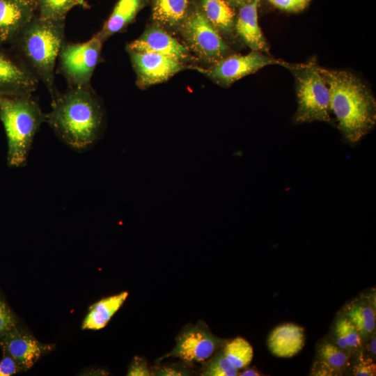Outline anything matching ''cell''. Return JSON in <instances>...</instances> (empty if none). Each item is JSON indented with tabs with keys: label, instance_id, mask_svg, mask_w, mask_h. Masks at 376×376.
<instances>
[{
	"label": "cell",
	"instance_id": "19",
	"mask_svg": "<svg viewBox=\"0 0 376 376\" xmlns=\"http://www.w3.org/2000/svg\"><path fill=\"white\" fill-rule=\"evenodd\" d=\"M197 4L221 36L233 37L236 15L234 8L226 0H198Z\"/></svg>",
	"mask_w": 376,
	"mask_h": 376
},
{
	"label": "cell",
	"instance_id": "29",
	"mask_svg": "<svg viewBox=\"0 0 376 376\" xmlns=\"http://www.w3.org/2000/svg\"><path fill=\"white\" fill-rule=\"evenodd\" d=\"M277 8L287 12H299L304 10L310 0H267Z\"/></svg>",
	"mask_w": 376,
	"mask_h": 376
},
{
	"label": "cell",
	"instance_id": "16",
	"mask_svg": "<svg viewBox=\"0 0 376 376\" xmlns=\"http://www.w3.org/2000/svg\"><path fill=\"white\" fill-rule=\"evenodd\" d=\"M305 339L303 327L293 323H284L272 330L267 343L273 355L280 358H290L302 350Z\"/></svg>",
	"mask_w": 376,
	"mask_h": 376
},
{
	"label": "cell",
	"instance_id": "1",
	"mask_svg": "<svg viewBox=\"0 0 376 376\" xmlns=\"http://www.w3.org/2000/svg\"><path fill=\"white\" fill-rule=\"evenodd\" d=\"M47 122L56 135L72 149L90 148L102 135L104 125L102 104L92 86L68 87L52 97Z\"/></svg>",
	"mask_w": 376,
	"mask_h": 376
},
{
	"label": "cell",
	"instance_id": "25",
	"mask_svg": "<svg viewBox=\"0 0 376 376\" xmlns=\"http://www.w3.org/2000/svg\"><path fill=\"white\" fill-rule=\"evenodd\" d=\"M222 350L227 359L237 370L247 367L253 356L252 346L242 337L227 340L222 347Z\"/></svg>",
	"mask_w": 376,
	"mask_h": 376
},
{
	"label": "cell",
	"instance_id": "26",
	"mask_svg": "<svg viewBox=\"0 0 376 376\" xmlns=\"http://www.w3.org/2000/svg\"><path fill=\"white\" fill-rule=\"evenodd\" d=\"M238 370L225 357L222 347L218 350L203 365L201 375L203 376H236Z\"/></svg>",
	"mask_w": 376,
	"mask_h": 376
},
{
	"label": "cell",
	"instance_id": "24",
	"mask_svg": "<svg viewBox=\"0 0 376 376\" xmlns=\"http://www.w3.org/2000/svg\"><path fill=\"white\" fill-rule=\"evenodd\" d=\"M37 14L45 19H65L68 12L75 6L88 8L86 0H36Z\"/></svg>",
	"mask_w": 376,
	"mask_h": 376
},
{
	"label": "cell",
	"instance_id": "14",
	"mask_svg": "<svg viewBox=\"0 0 376 376\" xmlns=\"http://www.w3.org/2000/svg\"><path fill=\"white\" fill-rule=\"evenodd\" d=\"M37 13L36 0H0V43L10 44Z\"/></svg>",
	"mask_w": 376,
	"mask_h": 376
},
{
	"label": "cell",
	"instance_id": "5",
	"mask_svg": "<svg viewBox=\"0 0 376 376\" xmlns=\"http://www.w3.org/2000/svg\"><path fill=\"white\" fill-rule=\"evenodd\" d=\"M295 80L297 109L293 116L295 123L322 121L333 123L331 117L329 86L314 59L304 63H286Z\"/></svg>",
	"mask_w": 376,
	"mask_h": 376
},
{
	"label": "cell",
	"instance_id": "8",
	"mask_svg": "<svg viewBox=\"0 0 376 376\" xmlns=\"http://www.w3.org/2000/svg\"><path fill=\"white\" fill-rule=\"evenodd\" d=\"M285 63L283 61L264 55L262 52L251 51L246 55H228L210 68L205 69L198 66H190L189 68L204 74L221 86L228 87L241 78L255 73L265 66H284Z\"/></svg>",
	"mask_w": 376,
	"mask_h": 376
},
{
	"label": "cell",
	"instance_id": "18",
	"mask_svg": "<svg viewBox=\"0 0 376 376\" xmlns=\"http://www.w3.org/2000/svg\"><path fill=\"white\" fill-rule=\"evenodd\" d=\"M148 0H118L111 15L95 36L104 42L113 34L124 31L134 22Z\"/></svg>",
	"mask_w": 376,
	"mask_h": 376
},
{
	"label": "cell",
	"instance_id": "11",
	"mask_svg": "<svg viewBox=\"0 0 376 376\" xmlns=\"http://www.w3.org/2000/svg\"><path fill=\"white\" fill-rule=\"evenodd\" d=\"M136 76L144 88L167 81L186 67L183 62L152 52H127Z\"/></svg>",
	"mask_w": 376,
	"mask_h": 376
},
{
	"label": "cell",
	"instance_id": "31",
	"mask_svg": "<svg viewBox=\"0 0 376 376\" xmlns=\"http://www.w3.org/2000/svg\"><path fill=\"white\" fill-rule=\"evenodd\" d=\"M152 373L155 375L174 376L188 375L189 371L182 366L170 365L157 368Z\"/></svg>",
	"mask_w": 376,
	"mask_h": 376
},
{
	"label": "cell",
	"instance_id": "10",
	"mask_svg": "<svg viewBox=\"0 0 376 376\" xmlns=\"http://www.w3.org/2000/svg\"><path fill=\"white\" fill-rule=\"evenodd\" d=\"M3 45L0 43V96L32 94L39 80L10 49Z\"/></svg>",
	"mask_w": 376,
	"mask_h": 376
},
{
	"label": "cell",
	"instance_id": "17",
	"mask_svg": "<svg viewBox=\"0 0 376 376\" xmlns=\"http://www.w3.org/2000/svg\"><path fill=\"white\" fill-rule=\"evenodd\" d=\"M351 355L331 338L320 341L316 350L313 375H340L350 366Z\"/></svg>",
	"mask_w": 376,
	"mask_h": 376
},
{
	"label": "cell",
	"instance_id": "4",
	"mask_svg": "<svg viewBox=\"0 0 376 376\" xmlns=\"http://www.w3.org/2000/svg\"><path fill=\"white\" fill-rule=\"evenodd\" d=\"M0 120L7 137L8 165L24 166L45 113L32 94L0 96Z\"/></svg>",
	"mask_w": 376,
	"mask_h": 376
},
{
	"label": "cell",
	"instance_id": "20",
	"mask_svg": "<svg viewBox=\"0 0 376 376\" xmlns=\"http://www.w3.org/2000/svg\"><path fill=\"white\" fill-rule=\"evenodd\" d=\"M193 4L191 0H151L152 17L163 28L179 29Z\"/></svg>",
	"mask_w": 376,
	"mask_h": 376
},
{
	"label": "cell",
	"instance_id": "6",
	"mask_svg": "<svg viewBox=\"0 0 376 376\" xmlns=\"http://www.w3.org/2000/svg\"><path fill=\"white\" fill-rule=\"evenodd\" d=\"M102 44L95 35L84 42L65 41L57 59L56 72L65 79L68 87L91 86L92 76L101 60Z\"/></svg>",
	"mask_w": 376,
	"mask_h": 376
},
{
	"label": "cell",
	"instance_id": "32",
	"mask_svg": "<svg viewBox=\"0 0 376 376\" xmlns=\"http://www.w3.org/2000/svg\"><path fill=\"white\" fill-rule=\"evenodd\" d=\"M21 372L17 363L10 357L3 355L0 361V376H10Z\"/></svg>",
	"mask_w": 376,
	"mask_h": 376
},
{
	"label": "cell",
	"instance_id": "35",
	"mask_svg": "<svg viewBox=\"0 0 376 376\" xmlns=\"http://www.w3.org/2000/svg\"><path fill=\"white\" fill-rule=\"evenodd\" d=\"M239 375H241V376H258V375H261V374L257 371L256 370L253 369V368H247L246 370H244L243 372L240 373V374H239Z\"/></svg>",
	"mask_w": 376,
	"mask_h": 376
},
{
	"label": "cell",
	"instance_id": "3",
	"mask_svg": "<svg viewBox=\"0 0 376 376\" xmlns=\"http://www.w3.org/2000/svg\"><path fill=\"white\" fill-rule=\"evenodd\" d=\"M65 42V19H49L38 14L9 44L10 49L42 82L51 97L57 92L54 72Z\"/></svg>",
	"mask_w": 376,
	"mask_h": 376
},
{
	"label": "cell",
	"instance_id": "2",
	"mask_svg": "<svg viewBox=\"0 0 376 376\" xmlns=\"http://www.w3.org/2000/svg\"><path fill=\"white\" fill-rule=\"evenodd\" d=\"M319 71L329 86L331 111L336 116L339 131L349 143H357L375 125V97L351 72L320 66Z\"/></svg>",
	"mask_w": 376,
	"mask_h": 376
},
{
	"label": "cell",
	"instance_id": "33",
	"mask_svg": "<svg viewBox=\"0 0 376 376\" xmlns=\"http://www.w3.org/2000/svg\"><path fill=\"white\" fill-rule=\"evenodd\" d=\"M376 338H375V331L371 335V336L369 338V339L367 340L368 341L367 344V351L368 352V355H370L371 357H375V345H376Z\"/></svg>",
	"mask_w": 376,
	"mask_h": 376
},
{
	"label": "cell",
	"instance_id": "12",
	"mask_svg": "<svg viewBox=\"0 0 376 376\" xmlns=\"http://www.w3.org/2000/svg\"><path fill=\"white\" fill-rule=\"evenodd\" d=\"M0 347L3 354L13 359L20 371L31 368L42 355L54 348V345L40 342L18 325L0 337Z\"/></svg>",
	"mask_w": 376,
	"mask_h": 376
},
{
	"label": "cell",
	"instance_id": "28",
	"mask_svg": "<svg viewBox=\"0 0 376 376\" xmlns=\"http://www.w3.org/2000/svg\"><path fill=\"white\" fill-rule=\"evenodd\" d=\"M17 325L15 313L0 294V337Z\"/></svg>",
	"mask_w": 376,
	"mask_h": 376
},
{
	"label": "cell",
	"instance_id": "23",
	"mask_svg": "<svg viewBox=\"0 0 376 376\" xmlns=\"http://www.w3.org/2000/svg\"><path fill=\"white\" fill-rule=\"evenodd\" d=\"M331 339L351 356L356 355L363 350V340L359 333L342 313L337 317Z\"/></svg>",
	"mask_w": 376,
	"mask_h": 376
},
{
	"label": "cell",
	"instance_id": "30",
	"mask_svg": "<svg viewBox=\"0 0 376 376\" xmlns=\"http://www.w3.org/2000/svg\"><path fill=\"white\" fill-rule=\"evenodd\" d=\"M144 359L136 356L132 361L127 371L128 376L152 375Z\"/></svg>",
	"mask_w": 376,
	"mask_h": 376
},
{
	"label": "cell",
	"instance_id": "22",
	"mask_svg": "<svg viewBox=\"0 0 376 376\" xmlns=\"http://www.w3.org/2000/svg\"><path fill=\"white\" fill-rule=\"evenodd\" d=\"M342 313L354 324L363 342L375 331V308L369 298L363 297L351 301Z\"/></svg>",
	"mask_w": 376,
	"mask_h": 376
},
{
	"label": "cell",
	"instance_id": "9",
	"mask_svg": "<svg viewBox=\"0 0 376 376\" xmlns=\"http://www.w3.org/2000/svg\"><path fill=\"white\" fill-rule=\"evenodd\" d=\"M226 341L214 336L204 324L189 325L178 336L172 351L162 358L178 357L186 363L204 361L221 348Z\"/></svg>",
	"mask_w": 376,
	"mask_h": 376
},
{
	"label": "cell",
	"instance_id": "13",
	"mask_svg": "<svg viewBox=\"0 0 376 376\" xmlns=\"http://www.w3.org/2000/svg\"><path fill=\"white\" fill-rule=\"evenodd\" d=\"M126 49L127 52L156 53L183 63L191 58L187 47L157 24L148 26Z\"/></svg>",
	"mask_w": 376,
	"mask_h": 376
},
{
	"label": "cell",
	"instance_id": "7",
	"mask_svg": "<svg viewBox=\"0 0 376 376\" xmlns=\"http://www.w3.org/2000/svg\"><path fill=\"white\" fill-rule=\"evenodd\" d=\"M178 29L191 49L205 61L215 63L230 52L221 34L206 19L197 3H194Z\"/></svg>",
	"mask_w": 376,
	"mask_h": 376
},
{
	"label": "cell",
	"instance_id": "27",
	"mask_svg": "<svg viewBox=\"0 0 376 376\" xmlns=\"http://www.w3.org/2000/svg\"><path fill=\"white\" fill-rule=\"evenodd\" d=\"M363 350L356 355L354 363L352 366V373L355 376H373L376 373V365L373 357L364 356Z\"/></svg>",
	"mask_w": 376,
	"mask_h": 376
},
{
	"label": "cell",
	"instance_id": "34",
	"mask_svg": "<svg viewBox=\"0 0 376 376\" xmlns=\"http://www.w3.org/2000/svg\"><path fill=\"white\" fill-rule=\"evenodd\" d=\"M234 8H240L252 2L253 0H226Z\"/></svg>",
	"mask_w": 376,
	"mask_h": 376
},
{
	"label": "cell",
	"instance_id": "21",
	"mask_svg": "<svg viewBox=\"0 0 376 376\" xmlns=\"http://www.w3.org/2000/svg\"><path fill=\"white\" fill-rule=\"evenodd\" d=\"M128 296L127 292L102 298L91 306L83 323V329L99 330L104 328L122 306Z\"/></svg>",
	"mask_w": 376,
	"mask_h": 376
},
{
	"label": "cell",
	"instance_id": "15",
	"mask_svg": "<svg viewBox=\"0 0 376 376\" xmlns=\"http://www.w3.org/2000/svg\"><path fill=\"white\" fill-rule=\"evenodd\" d=\"M260 0H253L239 8L235 17V32L251 51L269 52V45L258 21Z\"/></svg>",
	"mask_w": 376,
	"mask_h": 376
}]
</instances>
